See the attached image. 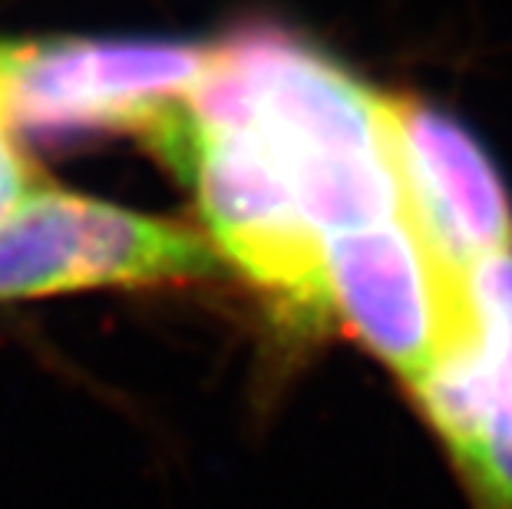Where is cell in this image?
Listing matches in <instances>:
<instances>
[{"label": "cell", "mask_w": 512, "mask_h": 509, "mask_svg": "<svg viewBox=\"0 0 512 509\" xmlns=\"http://www.w3.org/2000/svg\"><path fill=\"white\" fill-rule=\"evenodd\" d=\"M219 255L185 225L34 186L0 215V301L215 275Z\"/></svg>", "instance_id": "3"}, {"label": "cell", "mask_w": 512, "mask_h": 509, "mask_svg": "<svg viewBox=\"0 0 512 509\" xmlns=\"http://www.w3.org/2000/svg\"><path fill=\"white\" fill-rule=\"evenodd\" d=\"M146 143L192 182L202 219L228 262L288 321L324 328L331 321L324 235L258 139L238 129H202L182 100Z\"/></svg>", "instance_id": "2"}, {"label": "cell", "mask_w": 512, "mask_h": 509, "mask_svg": "<svg viewBox=\"0 0 512 509\" xmlns=\"http://www.w3.org/2000/svg\"><path fill=\"white\" fill-rule=\"evenodd\" d=\"M470 331L410 387L473 509H512V252L466 268Z\"/></svg>", "instance_id": "6"}, {"label": "cell", "mask_w": 512, "mask_h": 509, "mask_svg": "<svg viewBox=\"0 0 512 509\" xmlns=\"http://www.w3.org/2000/svg\"><path fill=\"white\" fill-rule=\"evenodd\" d=\"M37 186V172L27 166L20 149L10 139V123L4 110V43H0V215L20 196Z\"/></svg>", "instance_id": "8"}, {"label": "cell", "mask_w": 512, "mask_h": 509, "mask_svg": "<svg viewBox=\"0 0 512 509\" xmlns=\"http://www.w3.org/2000/svg\"><path fill=\"white\" fill-rule=\"evenodd\" d=\"M205 60L209 47L159 40L4 43L7 123L34 136L149 139L185 100Z\"/></svg>", "instance_id": "4"}, {"label": "cell", "mask_w": 512, "mask_h": 509, "mask_svg": "<svg viewBox=\"0 0 512 509\" xmlns=\"http://www.w3.org/2000/svg\"><path fill=\"white\" fill-rule=\"evenodd\" d=\"M331 318L407 387L470 328L466 268L440 255L417 219H397L324 238Z\"/></svg>", "instance_id": "5"}, {"label": "cell", "mask_w": 512, "mask_h": 509, "mask_svg": "<svg viewBox=\"0 0 512 509\" xmlns=\"http://www.w3.org/2000/svg\"><path fill=\"white\" fill-rule=\"evenodd\" d=\"M185 110L202 129L258 139L324 238L403 212L384 96L288 37L245 34L209 47Z\"/></svg>", "instance_id": "1"}, {"label": "cell", "mask_w": 512, "mask_h": 509, "mask_svg": "<svg viewBox=\"0 0 512 509\" xmlns=\"http://www.w3.org/2000/svg\"><path fill=\"white\" fill-rule=\"evenodd\" d=\"M384 123L403 209L446 262L470 268L479 258L512 252L509 196L483 146L450 116L390 96H384Z\"/></svg>", "instance_id": "7"}]
</instances>
